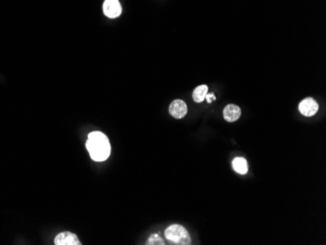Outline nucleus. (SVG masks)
Returning a JSON list of instances; mask_svg holds the SVG:
<instances>
[{"label":"nucleus","mask_w":326,"mask_h":245,"mask_svg":"<svg viewBox=\"0 0 326 245\" xmlns=\"http://www.w3.org/2000/svg\"><path fill=\"white\" fill-rule=\"evenodd\" d=\"M86 149L94 161H104L111 154V144L102 132L95 131L88 135Z\"/></svg>","instance_id":"obj_1"},{"label":"nucleus","mask_w":326,"mask_h":245,"mask_svg":"<svg viewBox=\"0 0 326 245\" xmlns=\"http://www.w3.org/2000/svg\"><path fill=\"white\" fill-rule=\"evenodd\" d=\"M165 237L171 242V244L176 245H190L191 237L188 230L181 225H172L165 230Z\"/></svg>","instance_id":"obj_2"},{"label":"nucleus","mask_w":326,"mask_h":245,"mask_svg":"<svg viewBox=\"0 0 326 245\" xmlns=\"http://www.w3.org/2000/svg\"><path fill=\"white\" fill-rule=\"evenodd\" d=\"M103 10L104 14L111 19L119 17L122 12V8L119 0H105L103 4Z\"/></svg>","instance_id":"obj_3"},{"label":"nucleus","mask_w":326,"mask_h":245,"mask_svg":"<svg viewBox=\"0 0 326 245\" xmlns=\"http://www.w3.org/2000/svg\"><path fill=\"white\" fill-rule=\"evenodd\" d=\"M54 243L55 245H81L77 235L71 231L60 232L54 239Z\"/></svg>","instance_id":"obj_4"},{"label":"nucleus","mask_w":326,"mask_h":245,"mask_svg":"<svg viewBox=\"0 0 326 245\" xmlns=\"http://www.w3.org/2000/svg\"><path fill=\"white\" fill-rule=\"evenodd\" d=\"M299 110L305 116H312L318 111V104L312 98H306L300 103Z\"/></svg>","instance_id":"obj_5"},{"label":"nucleus","mask_w":326,"mask_h":245,"mask_svg":"<svg viewBox=\"0 0 326 245\" xmlns=\"http://www.w3.org/2000/svg\"><path fill=\"white\" fill-rule=\"evenodd\" d=\"M188 112V107L182 100H175L169 107V113L177 119L183 118Z\"/></svg>","instance_id":"obj_6"},{"label":"nucleus","mask_w":326,"mask_h":245,"mask_svg":"<svg viewBox=\"0 0 326 245\" xmlns=\"http://www.w3.org/2000/svg\"><path fill=\"white\" fill-rule=\"evenodd\" d=\"M241 115V109L239 107L236 105H228L224 109V118L228 122H235L237 121Z\"/></svg>","instance_id":"obj_7"},{"label":"nucleus","mask_w":326,"mask_h":245,"mask_svg":"<svg viewBox=\"0 0 326 245\" xmlns=\"http://www.w3.org/2000/svg\"><path fill=\"white\" fill-rule=\"evenodd\" d=\"M233 168L238 174H246L248 171L247 161L243 157H236L233 160Z\"/></svg>","instance_id":"obj_8"},{"label":"nucleus","mask_w":326,"mask_h":245,"mask_svg":"<svg viewBox=\"0 0 326 245\" xmlns=\"http://www.w3.org/2000/svg\"><path fill=\"white\" fill-rule=\"evenodd\" d=\"M207 93H208V87L206 85H199L193 90V99L195 103H202L205 100Z\"/></svg>","instance_id":"obj_9"},{"label":"nucleus","mask_w":326,"mask_h":245,"mask_svg":"<svg viewBox=\"0 0 326 245\" xmlns=\"http://www.w3.org/2000/svg\"><path fill=\"white\" fill-rule=\"evenodd\" d=\"M148 245H154V244H159V245H164V241L158 235V234H151L149 238L148 239L147 243Z\"/></svg>","instance_id":"obj_10"},{"label":"nucleus","mask_w":326,"mask_h":245,"mask_svg":"<svg viewBox=\"0 0 326 245\" xmlns=\"http://www.w3.org/2000/svg\"><path fill=\"white\" fill-rule=\"evenodd\" d=\"M205 99L207 100V102H208L209 104H211V103H212V101H213V100H215L216 98L214 97V95H213L212 93H211V94H208V93H207V94H206V97H205Z\"/></svg>","instance_id":"obj_11"}]
</instances>
